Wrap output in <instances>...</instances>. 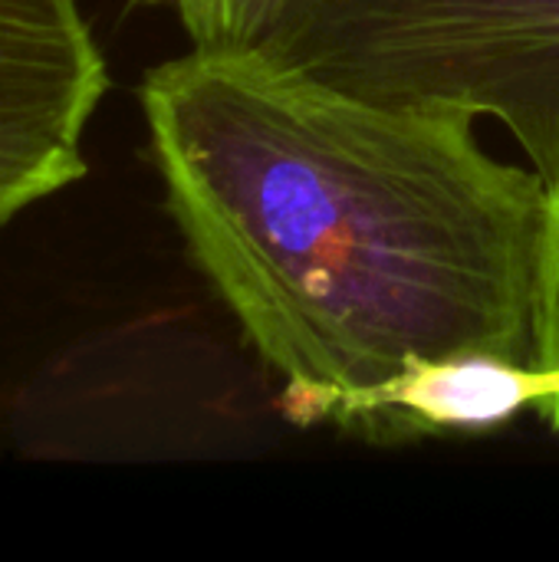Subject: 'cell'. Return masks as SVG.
Masks as SVG:
<instances>
[{"mask_svg":"<svg viewBox=\"0 0 559 562\" xmlns=\"http://www.w3.org/2000/svg\"><path fill=\"white\" fill-rule=\"evenodd\" d=\"M544 392L540 369L494 356H458L412 366L389 385L346 402L336 425L356 428L369 441L481 435L537 408Z\"/></svg>","mask_w":559,"mask_h":562,"instance_id":"277c9868","label":"cell"},{"mask_svg":"<svg viewBox=\"0 0 559 562\" xmlns=\"http://www.w3.org/2000/svg\"><path fill=\"white\" fill-rule=\"evenodd\" d=\"M537 369L547 379V392L537 412L554 428V435H559V178L547 184V231L537 300Z\"/></svg>","mask_w":559,"mask_h":562,"instance_id":"5b68a950","label":"cell"},{"mask_svg":"<svg viewBox=\"0 0 559 562\" xmlns=\"http://www.w3.org/2000/svg\"><path fill=\"white\" fill-rule=\"evenodd\" d=\"M105 89L79 0H0V227L86 175L82 135Z\"/></svg>","mask_w":559,"mask_h":562,"instance_id":"3957f363","label":"cell"},{"mask_svg":"<svg viewBox=\"0 0 559 562\" xmlns=\"http://www.w3.org/2000/svg\"><path fill=\"white\" fill-rule=\"evenodd\" d=\"M250 49L369 99L491 115L559 178V0H280Z\"/></svg>","mask_w":559,"mask_h":562,"instance_id":"7a4b0ae2","label":"cell"},{"mask_svg":"<svg viewBox=\"0 0 559 562\" xmlns=\"http://www.w3.org/2000/svg\"><path fill=\"white\" fill-rule=\"evenodd\" d=\"M138 102L185 247L293 422H336L422 362L537 369L547 181L494 158L471 112L194 46Z\"/></svg>","mask_w":559,"mask_h":562,"instance_id":"6da1fadb","label":"cell"},{"mask_svg":"<svg viewBox=\"0 0 559 562\" xmlns=\"http://www.w3.org/2000/svg\"><path fill=\"white\" fill-rule=\"evenodd\" d=\"M175 7L194 49H250L280 0H135Z\"/></svg>","mask_w":559,"mask_h":562,"instance_id":"8992f818","label":"cell"}]
</instances>
